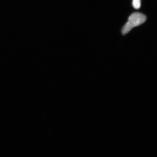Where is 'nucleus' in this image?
<instances>
[{
  "label": "nucleus",
  "mask_w": 157,
  "mask_h": 157,
  "mask_svg": "<svg viewBox=\"0 0 157 157\" xmlns=\"http://www.w3.org/2000/svg\"><path fill=\"white\" fill-rule=\"evenodd\" d=\"M146 16L141 13L136 12L131 14L129 17L128 22L124 26L121 32L123 35H125L130 32L132 29L141 25L146 21Z\"/></svg>",
  "instance_id": "nucleus-1"
},
{
  "label": "nucleus",
  "mask_w": 157,
  "mask_h": 157,
  "mask_svg": "<svg viewBox=\"0 0 157 157\" xmlns=\"http://www.w3.org/2000/svg\"><path fill=\"white\" fill-rule=\"evenodd\" d=\"M133 7L135 9H138L140 7V0H133Z\"/></svg>",
  "instance_id": "nucleus-2"
}]
</instances>
